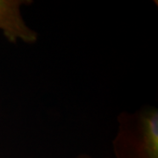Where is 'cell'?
Segmentation results:
<instances>
[{"label": "cell", "mask_w": 158, "mask_h": 158, "mask_svg": "<svg viewBox=\"0 0 158 158\" xmlns=\"http://www.w3.org/2000/svg\"><path fill=\"white\" fill-rule=\"evenodd\" d=\"M114 158H158V109L145 105L117 116Z\"/></svg>", "instance_id": "6da1fadb"}, {"label": "cell", "mask_w": 158, "mask_h": 158, "mask_svg": "<svg viewBox=\"0 0 158 158\" xmlns=\"http://www.w3.org/2000/svg\"><path fill=\"white\" fill-rule=\"evenodd\" d=\"M32 3L30 0H0V30L11 44H34L38 40V33L29 27L22 15L23 6Z\"/></svg>", "instance_id": "7a4b0ae2"}, {"label": "cell", "mask_w": 158, "mask_h": 158, "mask_svg": "<svg viewBox=\"0 0 158 158\" xmlns=\"http://www.w3.org/2000/svg\"><path fill=\"white\" fill-rule=\"evenodd\" d=\"M75 158H96L94 157L93 156H90L89 154H86V153H82V154H79ZM102 158H109V157H102Z\"/></svg>", "instance_id": "3957f363"}]
</instances>
